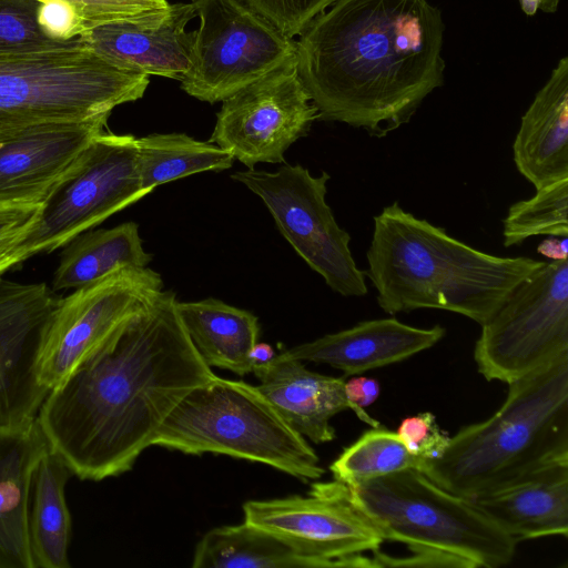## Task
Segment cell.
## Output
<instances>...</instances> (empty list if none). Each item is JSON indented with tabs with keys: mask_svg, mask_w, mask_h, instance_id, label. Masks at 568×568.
Masks as SVG:
<instances>
[{
	"mask_svg": "<svg viewBox=\"0 0 568 568\" xmlns=\"http://www.w3.org/2000/svg\"><path fill=\"white\" fill-rule=\"evenodd\" d=\"M176 302L163 290L44 398L39 427L80 479L129 471L175 405L216 376L189 338Z\"/></svg>",
	"mask_w": 568,
	"mask_h": 568,
	"instance_id": "obj_1",
	"label": "cell"
},
{
	"mask_svg": "<svg viewBox=\"0 0 568 568\" xmlns=\"http://www.w3.org/2000/svg\"><path fill=\"white\" fill-rule=\"evenodd\" d=\"M445 26L429 0H335L296 41L321 121L384 138L444 83Z\"/></svg>",
	"mask_w": 568,
	"mask_h": 568,
	"instance_id": "obj_2",
	"label": "cell"
},
{
	"mask_svg": "<svg viewBox=\"0 0 568 568\" xmlns=\"http://www.w3.org/2000/svg\"><path fill=\"white\" fill-rule=\"evenodd\" d=\"M364 272L388 314L438 308L480 326L546 262L478 251L405 211L397 202L374 216Z\"/></svg>",
	"mask_w": 568,
	"mask_h": 568,
	"instance_id": "obj_3",
	"label": "cell"
},
{
	"mask_svg": "<svg viewBox=\"0 0 568 568\" xmlns=\"http://www.w3.org/2000/svg\"><path fill=\"white\" fill-rule=\"evenodd\" d=\"M500 408L462 428L420 471L475 499L568 464V353L510 382Z\"/></svg>",
	"mask_w": 568,
	"mask_h": 568,
	"instance_id": "obj_4",
	"label": "cell"
},
{
	"mask_svg": "<svg viewBox=\"0 0 568 568\" xmlns=\"http://www.w3.org/2000/svg\"><path fill=\"white\" fill-rule=\"evenodd\" d=\"M386 542L407 547L397 567L497 568L516 552L509 535L471 500L409 468L347 486Z\"/></svg>",
	"mask_w": 568,
	"mask_h": 568,
	"instance_id": "obj_5",
	"label": "cell"
},
{
	"mask_svg": "<svg viewBox=\"0 0 568 568\" xmlns=\"http://www.w3.org/2000/svg\"><path fill=\"white\" fill-rule=\"evenodd\" d=\"M152 446L260 463L305 483L320 479L325 473L305 437L284 419L257 385L217 375L175 405Z\"/></svg>",
	"mask_w": 568,
	"mask_h": 568,
	"instance_id": "obj_6",
	"label": "cell"
},
{
	"mask_svg": "<svg viewBox=\"0 0 568 568\" xmlns=\"http://www.w3.org/2000/svg\"><path fill=\"white\" fill-rule=\"evenodd\" d=\"M149 75L91 50L82 37L37 51L0 52V141L32 128L110 115L141 99Z\"/></svg>",
	"mask_w": 568,
	"mask_h": 568,
	"instance_id": "obj_7",
	"label": "cell"
},
{
	"mask_svg": "<svg viewBox=\"0 0 568 568\" xmlns=\"http://www.w3.org/2000/svg\"><path fill=\"white\" fill-rule=\"evenodd\" d=\"M148 194L138 166L136 136L103 131L51 187L33 225L1 262L0 273L67 245Z\"/></svg>",
	"mask_w": 568,
	"mask_h": 568,
	"instance_id": "obj_8",
	"label": "cell"
},
{
	"mask_svg": "<svg viewBox=\"0 0 568 568\" xmlns=\"http://www.w3.org/2000/svg\"><path fill=\"white\" fill-rule=\"evenodd\" d=\"M200 26L181 89L222 102L272 70L296 60V41L242 0H193Z\"/></svg>",
	"mask_w": 568,
	"mask_h": 568,
	"instance_id": "obj_9",
	"label": "cell"
},
{
	"mask_svg": "<svg viewBox=\"0 0 568 568\" xmlns=\"http://www.w3.org/2000/svg\"><path fill=\"white\" fill-rule=\"evenodd\" d=\"M231 179L263 201L284 239L332 291L345 297L367 294L364 272L349 248L351 236L326 202L328 173L314 176L300 164L284 162L275 172L247 169Z\"/></svg>",
	"mask_w": 568,
	"mask_h": 568,
	"instance_id": "obj_10",
	"label": "cell"
},
{
	"mask_svg": "<svg viewBox=\"0 0 568 568\" xmlns=\"http://www.w3.org/2000/svg\"><path fill=\"white\" fill-rule=\"evenodd\" d=\"M568 353V260L524 280L481 325L474 358L488 381L509 384Z\"/></svg>",
	"mask_w": 568,
	"mask_h": 568,
	"instance_id": "obj_11",
	"label": "cell"
},
{
	"mask_svg": "<svg viewBox=\"0 0 568 568\" xmlns=\"http://www.w3.org/2000/svg\"><path fill=\"white\" fill-rule=\"evenodd\" d=\"M243 514L316 567H382L390 556L381 550L382 532L337 480L314 483L307 496L248 500Z\"/></svg>",
	"mask_w": 568,
	"mask_h": 568,
	"instance_id": "obj_12",
	"label": "cell"
},
{
	"mask_svg": "<svg viewBox=\"0 0 568 568\" xmlns=\"http://www.w3.org/2000/svg\"><path fill=\"white\" fill-rule=\"evenodd\" d=\"M164 290L150 267L123 268L58 300L42 329L40 382L51 390Z\"/></svg>",
	"mask_w": 568,
	"mask_h": 568,
	"instance_id": "obj_13",
	"label": "cell"
},
{
	"mask_svg": "<svg viewBox=\"0 0 568 568\" xmlns=\"http://www.w3.org/2000/svg\"><path fill=\"white\" fill-rule=\"evenodd\" d=\"M209 142L229 151L248 170L282 164L285 152L308 134L318 114L290 61L222 101Z\"/></svg>",
	"mask_w": 568,
	"mask_h": 568,
	"instance_id": "obj_14",
	"label": "cell"
},
{
	"mask_svg": "<svg viewBox=\"0 0 568 568\" xmlns=\"http://www.w3.org/2000/svg\"><path fill=\"white\" fill-rule=\"evenodd\" d=\"M44 283L22 284L0 275V430L37 419L50 392L39 378L43 325L58 302Z\"/></svg>",
	"mask_w": 568,
	"mask_h": 568,
	"instance_id": "obj_15",
	"label": "cell"
},
{
	"mask_svg": "<svg viewBox=\"0 0 568 568\" xmlns=\"http://www.w3.org/2000/svg\"><path fill=\"white\" fill-rule=\"evenodd\" d=\"M196 17L193 2L169 3L158 13L87 29L82 39L98 54L120 68L181 81L191 62Z\"/></svg>",
	"mask_w": 568,
	"mask_h": 568,
	"instance_id": "obj_16",
	"label": "cell"
},
{
	"mask_svg": "<svg viewBox=\"0 0 568 568\" xmlns=\"http://www.w3.org/2000/svg\"><path fill=\"white\" fill-rule=\"evenodd\" d=\"M110 115L41 125L0 141V203L41 204Z\"/></svg>",
	"mask_w": 568,
	"mask_h": 568,
	"instance_id": "obj_17",
	"label": "cell"
},
{
	"mask_svg": "<svg viewBox=\"0 0 568 568\" xmlns=\"http://www.w3.org/2000/svg\"><path fill=\"white\" fill-rule=\"evenodd\" d=\"M252 374L260 381V390L284 419L315 444L335 438L331 419L343 410H353L372 427L381 426L365 409L348 400L344 378L313 372L304 362L283 353L276 354L267 365L253 369Z\"/></svg>",
	"mask_w": 568,
	"mask_h": 568,
	"instance_id": "obj_18",
	"label": "cell"
},
{
	"mask_svg": "<svg viewBox=\"0 0 568 568\" xmlns=\"http://www.w3.org/2000/svg\"><path fill=\"white\" fill-rule=\"evenodd\" d=\"M435 325L419 328L395 317L359 322L351 328L324 335L293 346L283 355L316 364H326L346 376L404 361L433 347L445 336Z\"/></svg>",
	"mask_w": 568,
	"mask_h": 568,
	"instance_id": "obj_19",
	"label": "cell"
},
{
	"mask_svg": "<svg viewBox=\"0 0 568 568\" xmlns=\"http://www.w3.org/2000/svg\"><path fill=\"white\" fill-rule=\"evenodd\" d=\"M519 173L535 189L568 179V58L537 92L513 144Z\"/></svg>",
	"mask_w": 568,
	"mask_h": 568,
	"instance_id": "obj_20",
	"label": "cell"
},
{
	"mask_svg": "<svg viewBox=\"0 0 568 568\" xmlns=\"http://www.w3.org/2000/svg\"><path fill=\"white\" fill-rule=\"evenodd\" d=\"M49 447L37 419L0 430V568H33L28 517L37 466Z\"/></svg>",
	"mask_w": 568,
	"mask_h": 568,
	"instance_id": "obj_21",
	"label": "cell"
},
{
	"mask_svg": "<svg viewBox=\"0 0 568 568\" xmlns=\"http://www.w3.org/2000/svg\"><path fill=\"white\" fill-rule=\"evenodd\" d=\"M471 501L517 542L546 536L567 537L568 464Z\"/></svg>",
	"mask_w": 568,
	"mask_h": 568,
	"instance_id": "obj_22",
	"label": "cell"
},
{
	"mask_svg": "<svg viewBox=\"0 0 568 568\" xmlns=\"http://www.w3.org/2000/svg\"><path fill=\"white\" fill-rule=\"evenodd\" d=\"M180 321L192 344L210 367L245 376L252 373L248 353L260 337L257 317L209 297L176 302Z\"/></svg>",
	"mask_w": 568,
	"mask_h": 568,
	"instance_id": "obj_23",
	"label": "cell"
},
{
	"mask_svg": "<svg viewBox=\"0 0 568 568\" xmlns=\"http://www.w3.org/2000/svg\"><path fill=\"white\" fill-rule=\"evenodd\" d=\"M73 475L55 453L40 459L32 481L28 534L33 568H69L72 521L65 485Z\"/></svg>",
	"mask_w": 568,
	"mask_h": 568,
	"instance_id": "obj_24",
	"label": "cell"
},
{
	"mask_svg": "<svg viewBox=\"0 0 568 568\" xmlns=\"http://www.w3.org/2000/svg\"><path fill=\"white\" fill-rule=\"evenodd\" d=\"M152 258L134 222L84 232L63 250L52 291L77 290L123 268L148 267Z\"/></svg>",
	"mask_w": 568,
	"mask_h": 568,
	"instance_id": "obj_25",
	"label": "cell"
},
{
	"mask_svg": "<svg viewBox=\"0 0 568 568\" xmlns=\"http://www.w3.org/2000/svg\"><path fill=\"white\" fill-rule=\"evenodd\" d=\"M193 568L316 567L274 534L243 521L213 528L195 546Z\"/></svg>",
	"mask_w": 568,
	"mask_h": 568,
	"instance_id": "obj_26",
	"label": "cell"
},
{
	"mask_svg": "<svg viewBox=\"0 0 568 568\" xmlns=\"http://www.w3.org/2000/svg\"><path fill=\"white\" fill-rule=\"evenodd\" d=\"M136 144L140 178L149 193L181 178L227 170L235 161L229 151L185 133H153L136 138Z\"/></svg>",
	"mask_w": 568,
	"mask_h": 568,
	"instance_id": "obj_27",
	"label": "cell"
},
{
	"mask_svg": "<svg viewBox=\"0 0 568 568\" xmlns=\"http://www.w3.org/2000/svg\"><path fill=\"white\" fill-rule=\"evenodd\" d=\"M425 459L413 455L397 433L377 426L366 430L329 465L334 479L346 485L415 468Z\"/></svg>",
	"mask_w": 568,
	"mask_h": 568,
	"instance_id": "obj_28",
	"label": "cell"
},
{
	"mask_svg": "<svg viewBox=\"0 0 568 568\" xmlns=\"http://www.w3.org/2000/svg\"><path fill=\"white\" fill-rule=\"evenodd\" d=\"M504 246L518 245L536 235H568V179L536 190V194L514 203L503 220Z\"/></svg>",
	"mask_w": 568,
	"mask_h": 568,
	"instance_id": "obj_29",
	"label": "cell"
},
{
	"mask_svg": "<svg viewBox=\"0 0 568 568\" xmlns=\"http://www.w3.org/2000/svg\"><path fill=\"white\" fill-rule=\"evenodd\" d=\"M40 4L38 0H0V52L61 48L77 39L68 42L48 39L37 21Z\"/></svg>",
	"mask_w": 568,
	"mask_h": 568,
	"instance_id": "obj_30",
	"label": "cell"
},
{
	"mask_svg": "<svg viewBox=\"0 0 568 568\" xmlns=\"http://www.w3.org/2000/svg\"><path fill=\"white\" fill-rule=\"evenodd\" d=\"M40 2L49 0H38ZM72 6L84 21L85 28L119 21L144 18L168 6V0H60ZM85 29V30H87Z\"/></svg>",
	"mask_w": 568,
	"mask_h": 568,
	"instance_id": "obj_31",
	"label": "cell"
},
{
	"mask_svg": "<svg viewBox=\"0 0 568 568\" xmlns=\"http://www.w3.org/2000/svg\"><path fill=\"white\" fill-rule=\"evenodd\" d=\"M271 21L290 38L305 27L335 0H242Z\"/></svg>",
	"mask_w": 568,
	"mask_h": 568,
	"instance_id": "obj_32",
	"label": "cell"
},
{
	"mask_svg": "<svg viewBox=\"0 0 568 568\" xmlns=\"http://www.w3.org/2000/svg\"><path fill=\"white\" fill-rule=\"evenodd\" d=\"M396 433L413 455L425 460L437 458L449 440V437L439 428L436 417L430 413L406 417Z\"/></svg>",
	"mask_w": 568,
	"mask_h": 568,
	"instance_id": "obj_33",
	"label": "cell"
},
{
	"mask_svg": "<svg viewBox=\"0 0 568 568\" xmlns=\"http://www.w3.org/2000/svg\"><path fill=\"white\" fill-rule=\"evenodd\" d=\"M41 32L55 42H68L85 31V24L77 10L60 0L41 2L37 18Z\"/></svg>",
	"mask_w": 568,
	"mask_h": 568,
	"instance_id": "obj_34",
	"label": "cell"
},
{
	"mask_svg": "<svg viewBox=\"0 0 568 568\" xmlns=\"http://www.w3.org/2000/svg\"><path fill=\"white\" fill-rule=\"evenodd\" d=\"M39 209L38 203H0V264L33 225Z\"/></svg>",
	"mask_w": 568,
	"mask_h": 568,
	"instance_id": "obj_35",
	"label": "cell"
},
{
	"mask_svg": "<svg viewBox=\"0 0 568 568\" xmlns=\"http://www.w3.org/2000/svg\"><path fill=\"white\" fill-rule=\"evenodd\" d=\"M345 393L349 402L356 407L365 409L377 399L379 384L374 378L354 377L345 382Z\"/></svg>",
	"mask_w": 568,
	"mask_h": 568,
	"instance_id": "obj_36",
	"label": "cell"
},
{
	"mask_svg": "<svg viewBox=\"0 0 568 568\" xmlns=\"http://www.w3.org/2000/svg\"><path fill=\"white\" fill-rule=\"evenodd\" d=\"M537 251L551 261L568 260V239L567 236H549L540 242Z\"/></svg>",
	"mask_w": 568,
	"mask_h": 568,
	"instance_id": "obj_37",
	"label": "cell"
},
{
	"mask_svg": "<svg viewBox=\"0 0 568 568\" xmlns=\"http://www.w3.org/2000/svg\"><path fill=\"white\" fill-rule=\"evenodd\" d=\"M275 356L276 353L272 345L256 342L248 353L252 371L267 365Z\"/></svg>",
	"mask_w": 568,
	"mask_h": 568,
	"instance_id": "obj_38",
	"label": "cell"
},
{
	"mask_svg": "<svg viewBox=\"0 0 568 568\" xmlns=\"http://www.w3.org/2000/svg\"><path fill=\"white\" fill-rule=\"evenodd\" d=\"M560 0H520L523 10L528 14H534L538 9L545 12L557 10Z\"/></svg>",
	"mask_w": 568,
	"mask_h": 568,
	"instance_id": "obj_39",
	"label": "cell"
}]
</instances>
